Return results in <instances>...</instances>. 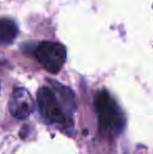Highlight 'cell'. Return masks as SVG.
<instances>
[{"instance_id":"cell-3","label":"cell","mask_w":153,"mask_h":154,"mask_svg":"<svg viewBox=\"0 0 153 154\" xmlns=\"http://www.w3.org/2000/svg\"><path fill=\"white\" fill-rule=\"evenodd\" d=\"M35 55L45 70L56 75L63 67L67 57V51L61 43L45 41L38 45Z\"/></svg>"},{"instance_id":"cell-4","label":"cell","mask_w":153,"mask_h":154,"mask_svg":"<svg viewBox=\"0 0 153 154\" xmlns=\"http://www.w3.org/2000/svg\"><path fill=\"white\" fill-rule=\"evenodd\" d=\"M10 113L18 120H25L34 111V100L31 93L23 87H17L8 100Z\"/></svg>"},{"instance_id":"cell-5","label":"cell","mask_w":153,"mask_h":154,"mask_svg":"<svg viewBox=\"0 0 153 154\" xmlns=\"http://www.w3.org/2000/svg\"><path fill=\"white\" fill-rule=\"evenodd\" d=\"M18 35V26L13 20L0 19V45L12 44Z\"/></svg>"},{"instance_id":"cell-1","label":"cell","mask_w":153,"mask_h":154,"mask_svg":"<svg viewBox=\"0 0 153 154\" xmlns=\"http://www.w3.org/2000/svg\"><path fill=\"white\" fill-rule=\"evenodd\" d=\"M48 86L38 89L37 102L43 121L48 125L72 128L77 104L75 93L63 84L47 80Z\"/></svg>"},{"instance_id":"cell-2","label":"cell","mask_w":153,"mask_h":154,"mask_svg":"<svg viewBox=\"0 0 153 154\" xmlns=\"http://www.w3.org/2000/svg\"><path fill=\"white\" fill-rule=\"evenodd\" d=\"M98 125L103 136H116L126 125L124 113L118 104L107 90H100L94 100Z\"/></svg>"}]
</instances>
